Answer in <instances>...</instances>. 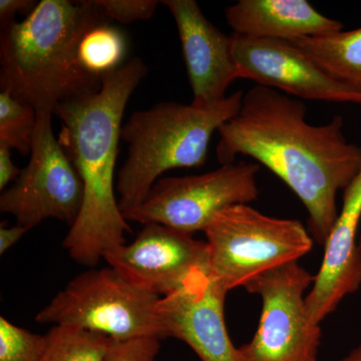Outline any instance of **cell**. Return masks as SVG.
<instances>
[{
	"label": "cell",
	"instance_id": "4",
	"mask_svg": "<svg viewBox=\"0 0 361 361\" xmlns=\"http://www.w3.org/2000/svg\"><path fill=\"white\" fill-rule=\"evenodd\" d=\"M243 96L238 90L210 108L161 102L132 114L121 130L129 149L116 178L123 215L142 205L164 173L202 167L214 133L239 113Z\"/></svg>",
	"mask_w": 361,
	"mask_h": 361
},
{
	"label": "cell",
	"instance_id": "24",
	"mask_svg": "<svg viewBox=\"0 0 361 361\" xmlns=\"http://www.w3.org/2000/svg\"><path fill=\"white\" fill-rule=\"evenodd\" d=\"M11 147L0 142V189L4 191L9 183L16 182L21 170L16 167L11 158Z\"/></svg>",
	"mask_w": 361,
	"mask_h": 361
},
{
	"label": "cell",
	"instance_id": "20",
	"mask_svg": "<svg viewBox=\"0 0 361 361\" xmlns=\"http://www.w3.org/2000/svg\"><path fill=\"white\" fill-rule=\"evenodd\" d=\"M47 348V334H33L0 317V361H39Z\"/></svg>",
	"mask_w": 361,
	"mask_h": 361
},
{
	"label": "cell",
	"instance_id": "25",
	"mask_svg": "<svg viewBox=\"0 0 361 361\" xmlns=\"http://www.w3.org/2000/svg\"><path fill=\"white\" fill-rule=\"evenodd\" d=\"M30 228L16 224L13 227L1 226L0 228V254L4 255L11 247L16 245L25 233L30 231Z\"/></svg>",
	"mask_w": 361,
	"mask_h": 361
},
{
	"label": "cell",
	"instance_id": "14",
	"mask_svg": "<svg viewBox=\"0 0 361 361\" xmlns=\"http://www.w3.org/2000/svg\"><path fill=\"white\" fill-rule=\"evenodd\" d=\"M360 220L361 169L343 191L341 211L325 242L322 266L306 295L308 310L316 322L322 323L346 296L360 288Z\"/></svg>",
	"mask_w": 361,
	"mask_h": 361
},
{
	"label": "cell",
	"instance_id": "8",
	"mask_svg": "<svg viewBox=\"0 0 361 361\" xmlns=\"http://www.w3.org/2000/svg\"><path fill=\"white\" fill-rule=\"evenodd\" d=\"M260 165L235 161L201 175L157 180L142 205L123 214L128 222L156 223L194 234L226 208L258 198Z\"/></svg>",
	"mask_w": 361,
	"mask_h": 361
},
{
	"label": "cell",
	"instance_id": "22",
	"mask_svg": "<svg viewBox=\"0 0 361 361\" xmlns=\"http://www.w3.org/2000/svg\"><path fill=\"white\" fill-rule=\"evenodd\" d=\"M160 339L154 337L118 341L111 339L106 361H156Z\"/></svg>",
	"mask_w": 361,
	"mask_h": 361
},
{
	"label": "cell",
	"instance_id": "5",
	"mask_svg": "<svg viewBox=\"0 0 361 361\" xmlns=\"http://www.w3.org/2000/svg\"><path fill=\"white\" fill-rule=\"evenodd\" d=\"M204 233L210 274L227 292L298 262L310 253L314 241L300 221L271 217L248 204L221 211Z\"/></svg>",
	"mask_w": 361,
	"mask_h": 361
},
{
	"label": "cell",
	"instance_id": "3",
	"mask_svg": "<svg viewBox=\"0 0 361 361\" xmlns=\"http://www.w3.org/2000/svg\"><path fill=\"white\" fill-rule=\"evenodd\" d=\"M110 21L97 0H42L25 20L2 28L1 92L52 115L59 104L96 94L103 77L85 70L80 45Z\"/></svg>",
	"mask_w": 361,
	"mask_h": 361
},
{
	"label": "cell",
	"instance_id": "12",
	"mask_svg": "<svg viewBox=\"0 0 361 361\" xmlns=\"http://www.w3.org/2000/svg\"><path fill=\"white\" fill-rule=\"evenodd\" d=\"M226 294L210 273H194L159 301L157 311L166 336L184 341L202 361H240L226 327Z\"/></svg>",
	"mask_w": 361,
	"mask_h": 361
},
{
	"label": "cell",
	"instance_id": "6",
	"mask_svg": "<svg viewBox=\"0 0 361 361\" xmlns=\"http://www.w3.org/2000/svg\"><path fill=\"white\" fill-rule=\"evenodd\" d=\"M161 296L137 288L113 268L90 269L71 279L35 322L94 332L114 339L167 338L158 315Z\"/></svg>",
	"mask_w": 361,
	"mask_h": 361
},
{
	"label": "cell",
	"instance_id": "21",
	"mask_svg": "<svg viewBox=\"0 0 361 361\" xmlns=\"http://www.w3.org/2000/svg\"><path fill=\"white\" fill-rule=\"evenodd\" d=\"M111 20L125 25L137 20H148L155 13L157 0H97Z\"/></svg>",
	"mask_w": 361,
	"mask_h": 361
},
{
	"label": "cell",
	"instance_id": "27",
	"mask_svg": "<svg viewBox=\"0 0 361 361\" xmlns=\"http://www.w3.org/2000/svg\"><path fill=\"white\" fill-rule=\"evenodd\" d=\"M358 249H360L361 254V232L360 233V237H358Z\"/></svg>",
	"mask_w": 361,
	"mask_h": 361
},
{
	"label": "cell",
	"instance_id": "7",
	"mask_svg": "<svg viewBox=\"0 0 361 361\" xmlns=\"http://www.w3.org/2000/svg\"><path fill=\"white\" fill-rule=\"evenodd\" d=\"M313 282V275L292 262L244 287L260 297L262 311L253 338L238 348L240 361H317L322 327L305 295Z\"/></svg>",
	"mask_w": 361,
	"mask_h": 361
},
{
	"label": "cell",
	"instance_id": "13",
	"mask_svg": "<svg viewBox=\"0 0 361 361\" xmlns=\"http://www.w3.org/2000/svg\"><path fill=\"white\" fill-rule=\"evenodd\" d=\"M177 25L193 92L194 106L210 108L224 101L226 92L239 78L232 52L231 35H225L207 20L194 0H165Z\"/></svg>",
	"mask_w": 361,
	"mask_h": 361
},
{
	"label": "cell",
	"instance_id": "2",
	"mask_svg": "<svg viewBox=\"0 0 361 361\" xmlns=\"http://www.w3.org/2000/svg\"><path fill=\"white\" fill-rule=\"evenodd\" d=\"M149 68L140 58L103 75L96 94L59 104V141L84 185V202L63 242L78 264L94 267L130 232L116 200V164L123 114Z\"/></svg>",
	"mask_w": 361,
	"mask_h": 361
},
{
	"label": "cell",
	"instance_id": "26",
	"mask_svg": "<svg viewBox=\"0 0 361 361\" xmlns=\"http://www.w3.org/2000/svg\"><path fill=\"white\" fill-rule=\"evenodd\" d=\"M341 361H361V344H360L357 348L353 349V350Z\"/></svg>",
	"mask_w": 361,
	"mask_h": 361
},
{
	"label": "cell",
	"instance_id": "16",
	"mask_svg": "<svg viewBox=\"0 0 361 361\" xmlns=\"http://www.w3.org/2000/svg\"><path fill=\"white\" fill-rule=\"evenodd\" d=\"M289 42L302 49L331 77L361 94V27Z\"/></svg>",
	"mask_w": 361,
	"mask_h": 361
},
{
	"label": "cell",
	"instance_id": "17",
	"mask_svg": "<svg viewBox=\"0 0 361 361\" xmlns=\"http://www.w3.org/2000/svg\"><path fill=\"white\" fill-rule=\"evenodd\" d=\"M47 348L39 361H106L111 339L68 326H52Z\"/></svg>",
	"mask_w": 361,
	"mask_h": 361
},
{
	"label": "cell",
	"instance_id": "11",
	"mask_svg": "<svg viewBox=\"0 0 361 361\" xmlns=\"http://www.w3.org/2000/svg\"><path fill=\"white\" fill-rule=\"evenodd\" d=\"M239 78L290 94L301 101L361 104V94L339 82L295 44L232 33Z\"/></svg>",
	"mask_w": 361,
	"mask_h": 361
},
{
	"label": "cell",
	"instance_id": "1",
	"mask_svg": "<svg viewBox=\"0 0 361 361\" xmlns=\"http://www.w3.org/2000/svg\"><path fill=\"white\" fill-rule=\"evenodd\" d=\"M306 111L301 99L256 85L218 130L216 155L222 165L250 157L283 180L307 210L311 237L324 246L338 216L337 194L361 169V148L348 142L341 116L316 126Z\"/></svg>",
	"mask_w": 361,
	"mask_h": 361
},
{
	"label": "cell",
	"instance_id": "9",
	"mask_svg": "<svg viewBox=\"0 0 361 361\" xmlns=\"http://www.w3.org/2000/svg\"><path fill=\"white\" fill-rule=\"evenodd\" d=\"M51 113H37L27 166L0 196V211L32 229L47 219L73 226L82 202L84 185L52 130Z\"/></svg>",
	"mask_w": 361,
	"mask_h": 361
},
{
	"label": "cell",
	"instance_id": "19",
	"mask_svg": "<svg viewBox=\"0 0 361 361\" xmlns=\"http://www.w3.org/2000/svg\"><path fill=\"white\" fill-rule=\"evenodd\" d=\"M37 113L6 92H0V142H4L21 155L32 152Z\"/></svg>",
	"mask_w": 361,
	"mask_h": 361
},
{
	"label": "cell",
	"instance_id": "10",
	"mask_svg": "<svg viewBox=\"0 0 361 361\" xmlns=\"http://www.w3.org/2000/svg\"><path fill=\"white\" fill-rule=\"evenodd\" d=\"M109 266L137 288L161 297L180 288L194 273H210L207 242L168 226L149 223L130 244L104 255Z\"/></svg>",
	"mask_w": 361,
	"mask_h": 361
},
{
	"label": "cell",
	"instance_id": "15",
	"mask_svg": "<svg viewBox=\"0 0 361 361\" xmlns=\"http://www.w3.org/2000/svg\"><path fill=\"white\" fill-rule=\"evenodd\" d=\"M226 20L235 35L283 42L343 28L341 23L323 16L306 0H239L226 9Z\"/></svg>",
	"mask_w": 361,
	"mask_h": 361
},
{
	"label": "cell",
	"instance_id": "18",
	"mask_svg": "<svg viewBox=\"0 0 361 361\" xmlns=\"http://www.w3.org/2000/svg\"><path fill=\"white\" fill-rule=\"evenodd\" d=\"M127 44L123 33L104 23L90 30L80 45V59L85 70L103 77L123 65Z\"/></svg>",
	"mask_w": 361,
	"mask_h": 361
},
{
	"label": "cell",
	"instance_id": "23",
	"mask_svg": "<svg viewBox=\"0 0 361 361\" xmlns=\"http://www.w3.org/2000/svg\"><path fill=\"white\" fill-rule=\"evenodd\" d=\"M37 6L32 0H0V21L2 28L14 21L18 13H30Z\"/></svg>",
	"mask_w": 361,
	"mask_h": 361
}]
</instances>
